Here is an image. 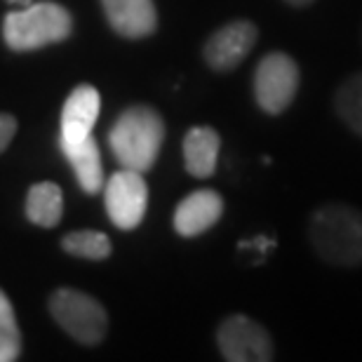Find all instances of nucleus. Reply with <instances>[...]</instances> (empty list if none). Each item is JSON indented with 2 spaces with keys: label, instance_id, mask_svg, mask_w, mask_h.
Listing matches in <instances>:
<instances>
[{
  "label": "nucleus",
  "instance_id": "nucleus-17",
  "mask_svg": "<svg viewBox=\"0 0 362 362\" xmlns=\"http://www.w3.org/2000/svg\"><path fill=\"white\" fill-rule=\"evenodd\" d=\"M21 351V334L17 315L7 294L0 289V362H12L19 358Z\"/></svg>",
  "mask_w": 362,
  "mask_h": 362
},
{
  "label": "nucleus",
  "instance_id": "nucleus-14",
  "mask_svg": "<svg viewBox=\"0 0 362 362\" xmlns=\"http://www.w3.org/2000/svg\"><path fill=\"white\" fill-rule=\"evenodd\" d=\"M64 214V195L62 188L52 181H40L28 188L26 195V216L28 221L42 228H52L59 223Z\"/></svg>",
  "mask_w": 362,
  "mask_h": 362
},
{
  "label": "nucleus",
  "instance_id": "nucleus-16",
  "mask_svg": "<svg viewBox=\"0 0 362 362\" xmlns=\"http://www.w3.org/2000/svg\"><path fill=\"white\" fill-rule=\"evenodd\" d=\"M64 252L74 257H83V259H92V262H101L111 255V240L99 233V230H76V233L64 235L62 240Z\"/></svg>",
  "mask_w": 362,
  "mask_h": 362
},
{
  "label": "nucleus",
  "instance_id": "nucleus-3",
  "mask_svg": "<svg viewBox=\"0 0 362 362\" xmlns=\"http://www.w3.org/2000/svg\"><path fill=\"white\" fill-rule=\"evenodd\" d=\"M74 31V19L66 7L57 3H31L17 7L5 17L3 38L14 52H28L52 42L66 40Z\"/></svg>",
  "mask_w": 362,
  "mask_h": 362
},
{
  "label": "nucleus",
  "instance_id": "nucleus-2",
  "mask_svg": "<svg viewBox=\"0 0 362 362\" xmlns=\"http://www.w3.org/2000/svg\"><path fill=\"white\" fill-rule=\"evenodd\" d=\"M310 243L317 257L334 266L362 264V212L344 202L320 207L310 219Z\"/></svg>",
  "mask_w": 362,
  "mask_h": 362
},
{
  "label": "nucleus",
  "instance_id": "nucleus-8",
  "mask_svg": "<svg viewBox=\"0 0 362 362\" xmlns=\"http://www.w3.org/2000/svg\"><path fill=\"white\" fill-rule=\"evenodd\" d=\"M257 35L259 31L252 21H230L205 42V62L214 71H233L252 52Z\"/></svg>",
  "mask_w": 362,
  "mask_h": 362
},
{
  "label": "nucleus",
  "instance_id": "nucleus-4",
  "mask_svg": "<svg viewBox=\"0 0 362 362\" xmlns=\"http://www.w3.org/2000/svg\"><path fill=\"white\" fill-rule=\"evenodd\" d=\"M49 313L59 327L85 346L99 344L106 337L108 317L104 306L78 289H57L49 299Z\"/></svg>",
  "mask_w": 362,
  "mask_h": 362
},
{
  "label": "nucleus",
  "instance_id": "nucleus-13",
  "mask_svg": "<svg viewBox=\"0 0 362 362\" xmlns=\"http://www.w3.org/2000/svg\"><path fill=\"white\" fill-rule=\"evenodd\" d=\"M62 153L74 168L78 184L85 193H99L104 188V168H101V153L97 139L90 134L88 139L78 144H59Z\"/></svg>",
  "mask_w": 362,
  "mask_h": 362
},
{
  "label": "nucleus",
  "instance_id": "nucleus-11",
  "mask_svg": "<svg viewBox=\"0 0 362 362\" xmlns=\"http://www.w3.org/2000/svg\"><path fill=\"white\" fill-rule=\"evenodd\" d=\"M108 24L122 38H146L158 28L153 0H101Z\"/></svg>",
  "mask_w": 362,
  "mask_h": 362
},
{
  "label": "nucleus",
  "instance_id": "nucleus-9",
  "mask_svg": "<svg viewBox=\"0 0 362 362\" xmlns=\"http://www.w3.org/2000/svg\"><path fill=\"white\" fill-rule=\"evenodd\" d=\"M101 99L97 88L92 85H78L69 94L66 104L62 108V129L59 144H78L88 139L94 129V122L99 118Z\"/></svg>",
  "mask_w": 362,
  "mask_h": 362
},
{
  "label": "nucleus",
  "instance_id": "nucleus-18",
  "mask_svg": "<svg viewBox=\"0 0 362 362\" xmlns=\"http://www.w3.org/2000/svg\"><path fill=\"white\" fill-rule=\"evenodd\" d=\"M14 132H17V120H14V115L0 113V153L10 146Z\"/></svg>",
  "mask_w": 362,
  "mask_h": 362
},
{
  "label": "nucleus",
  "instance_id": "nucleus-6",
  "mask_svg": "<svg viewBox=\"0 0 362 362\" xmlns=\"http://www.w3.org/2000/svg\"><path fill=\"white\" fill-rule=\"evenodd\" d=\"M106 212L120 230H132L144 221L148 207V186L144 175L136 170H125L111 175L104 181Z\"/></svg>",
  "mask_w": 362,
  "mask_h": 362
},
{
  "label": "nucleus",
  "instance_id": "nucleus-12",
  "mask_svg": "<svg viewBox=\"0 0 362 362\" xmlns=\"http://www.w3.org/2000/svg\"><path fill=\"white\" fill-rule=\"evenodd\" d=\"M221 139L212 127H191L184 136V160L188 175L207 179L214 175Z\"/></svg>",
  "mask_w": 362,
  "mask_h": 362
},
{
  "label": "nucleus",
  "instance_id": "nucleus-20",
  "mask_svg": "<svg viewBox=\"0 0 362 362\" xmlns=\"http://www.w3.org/2000/svg\"><path fill=\"white\" fill-rule=\"evenodd\" d=\"M289 5H294V7H306V5H310L313 0H287Z\"/></svg>",
  "mask_w": 362,
  "mask_h": 362
},
{
  "label": "nucleus",
  "instance_id": "nucleus-10",
  "mask_svg": "<svg viewBox=\"0 0 362 362\" xmlns=\"http://www.w3.org/2000/svg\"><path fill=\"white\" fill-rule=\"evenodd\" d=\"M223 214V200L216 191L202 188L191 195H186L179 202L175 212V230L181 238H195L205 233L221 219Z\"/></svg>",
  "mask_w": 362,
  "mask_h": 362
},
{
  "label": "nucleus",
  "instance_id": "nucleus-7",
  "mask_svg": "<svg viewBox=\"0 0 362 362\" xmlns=\"http://www.w3.org/2000/svg\"><path fill=\"white\" fill-rule=\"evenodd\" d=\"M216 344L228 362H269L273 360L271 334L247 315H230L219 325Z\"/></svg>",
  "mask_w": 362,
  "mask_h": 362
},
{
  "label": "nucleus",
  "instance_id": "nucleus-19",
  "mask_svg": "<svg viewBox=\"0 0 362 362\" xmlns=\"http://www.w3.org/2000/svg\"><path fill=\"white\" fill-rule=\"evenodd\" d=\"M7 3L14 5V10H17V7H26V5H31V0H7Z\"/></svg>",
  "mask_w": 362,
  "mask_h": 362
},
{
  "label": "nucleus",
  "instance_id": "nucleus-1",
  "mask_svg": "<svg viewBox=\"0 0 362 362\" xmlns=\"http://www.w3.org/2000/svg\"><path fill=\"white\" fill-rule=\"evenodd\" d=\"M163 141L165 122L151 106H129L108 132V146L115 160L125 170H136L141 175L156 165Z\"/></svg>",
  "mask_w": 362,
  "mask_h": 362
},
{
  "label": "nucleus",
  "instance_id": "nucleus-5",
  "mask_svg": "<svg viewBox=\"0 0 362 362\" xmlns=\"http://www.w3.org/2000/svg\"><path fill=\"white\" fill-rule=\"evenodd\" d=\"M299 66L285 52L266 54L255 74V99L262 111L280 115L296 97L299 90Z\"/></svg>",
  "mask_w": 362,
  "mask_h": 362
},
{
  "label": "nucleus",
  "instance_id": "nucleus-15",
  "mask_svg": "<svg viewBox=\"0 0 362 362\" xmlns=\"http://www.w3.org/2000/svg\"><path fill=\"white\" fill-rule=\"evenodd\" d=\"M337 113L353 132L362 136V74L351 76L337 92Z\"/></svg>",
  "mask_w": 362,
  "mask_h": 362
}]
</instances>
